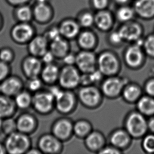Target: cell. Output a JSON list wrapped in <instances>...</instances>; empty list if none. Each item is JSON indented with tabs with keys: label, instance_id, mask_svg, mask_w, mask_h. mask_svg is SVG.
<instances>
[{
	"label": "cell",
	"instance_id": "8992f818",
	"mask_svg": "<svg viewBox=\"0 0 154 154\" xmlns=\"http://www.w3.org/2000/svg\"><path fill=\"white\" fill-rule=\"evenodd\" d=\"M32 107L38 114H50L55 109V98L48 89H42L33 94Z\"/></svg>",
	"mask_w": 154,
	"mask_h": 154
},
{
	"label": "cell",
	"instance_id": "ab89813d",
	"mask_svg": "<svg viewBox=\"0 0 154 154\" xmlns=\"http://www.w3.org/2000/svg\"><path fill=\"white\" fill-rule=\"evenodd\" d=\"M44 36L47 38L50 43L62 37L59 28L57 27H53L51 29L46 32V34Z\"/></svg>",
	"mask_w": 154,
	"mask_h": 154
},
{
	"label": "cell",
	"instance_id": "d6986e66",
	"mask_svg": "<svg viewBox=\"0 0 154 154\" xmlns=\"http://www.w3.org/2000/svg\"><path fill=\"white\" fill-rule=\"evenodd\" d=\"M60 67L55 63L44 65L40 77L44 85H52L58 83Z\"/></svg>",
	"mask_w": 154,
	"mask_h": 154
},
{
	"label": "cell",
	"instance_id": "836d02e7",
	"mask_svg": "<svg viewBox=\"0 0 154 154\" xmlns=\"http://www.w3.org/2000/svg\"><path fill=\"white\" fill-rule=\"evenodd\" d=\"M44 84L40 77L26 79L25 82V88L33 94L43 89Z\"/></svg>",
	"mask_w": 154,
	"mask_h": 154
},
{
	"label": "cell",
	"instance_id": "db71d44e",
	"mask_svg": "<svg viewBox=\"0 0 154 154\" xmlns=\"http://www.w3.org/2000/svg\"><path fill=\"white\" fill-rule=\"evenodd\" d=\"M3 26H4V19L2 14L0 13V31L2 30Z\"/></svg>",
	"mask_w": 154,
	"mask_h": 154
},
{
	"label": "cell",
	"instance_id": "2e32d148",
	"mask_svg": "<svg viewBox=\"0 0 154 154\" xmlns=\"http://www.w3.org/2000/svg\"><path fill=\"white\" fill-rule=\"evenodd\" d=\"M84 144L90 152L98 154L107 145V139L102 131L93 129L84 139Z\"/></svg>",
	"mask_w": 154,
	"mask_h": 154
},
{
	"label": "cell",
	"instance_id": "ac0fdd59",
	"mask_svg": "<svg viewBox=\"0 0 154 154\" xmlns=\"http://www.w3.org/2000/svg\"><path fill=\"white\" fill-rule=\"evenodd\" d=\"M50 42L45 36H35L27 44L29 54L41 58L49 50Z\"/></svg>",
	"mask_w": 154,
	"mask_h": 154
},
{
	"label": "cell",
	"instance_id": "c3c4849f",
	"mask_svg": "<svg viewBox=\"0 0 154 154\" xmlns=\"http://www.w3.org/2000/svg\"><path fill=\"white\" fill-rule=\"evenodd\" d=\"M8 4L13 6H19L24 5L29 0H6Z\"/></svg>",
	"mask_w": 154,
	"mask_h": 154
},
{
	"label": "cell",
	"instance_id": "ffe728a7",
	"mask_svg": "<svg viewBox=\"0 0 154 154\" xmlns=\"http://www.w3.org/2000/svg\"><path fill=\"white\" fill-rule=\"evenodd\" d=\"M133 8L136 15L143 20L154 18V0H136Z\"/></svg>",
	"mask_w": 154,
	"mask_h": 154
},
{
	"label": "cell",
	"instance_id": "f35d334b",
	"mask_svg": "<svg viewBox=\"0 0 154 154\" xmlns=\"http://www.w3.org/2000/svg\"><path fill=\"white\" fill-rule=\"evenodd\" d=\"M144 48L150 56H154V35L148 36L144 42Z\"/></svg>",
	"mask_w": 154,
	"mask_h": 154
},
{
	"label": "cell",
	"instance_id": "7bdbcfd3",
	"mask_svg": "<svg viewBox=\"0 0 154 154\" xmlns=\"http://www.w3.org/2000/svg\"><path fill=\"white\" fill-rule=\"evenodd\" d=\"M109 42L112 45H119L124 41L121 34L118 31L114 32L110 34L108 38Z\"/></svg>",
	"mask_w": 154,
	"mask_h": 154
},
{
	"label": "cell",
	"instance_id": "60d3db41",
	"mask_svg": "<svg viewBox=\"0 0 154 154\" xmlns=\"http://www.w3.org/2000/svg\"><path fill=\"white\" fill-rule=\"evenodd\" d=\"M94 17L90 13H86L82 15L80 19V23L84 27H90L93 24Z\"/></svg>",
	"mask_w": 154,
	"mask_h": 154
},
{
	"label": "cell",
	"instance_id": "9a60e30c",
	"mask_svg": "<svg viewBox=\"0 0 154 154\" xmlns=\"http://www.w3.org/2000/svg\"><path fill=\"white\" fill-rule=\"evenodd\" d=\"M17 131L29 135L38 129V122L34 115L27 112L21 113L16 119Z\"/></svg>",
	"mask_w": 154,
	"mask_h": 154
},
{
	"label": "cell",
	"instance_id": "f5cc1de1",
	"mask_svg": "<svg viewBox=\"0 0 154 154\" xmlns=\"http://www.w3.org/2000/svg\"><path fill=\"white\" fill-rule=\"evenodd\" d=\"M148 126L152 131L154 132V118H153V119H152L150 120L149 123V124H148Z\"/></svg>",
	"mask_w": 154,
	"mask_h": 154
},
{
	"label": "cell",
	"instance_id": "cb8c5ba5",
	"mask_svg": "<svg viewBox=\"0 0 154 154\" xmlns=\"http://www.w3.org/2000/svg\"><path fill=\"white\" fill-rule=\"evenodd\" d=\"M124 59L126 64L129 66L135 67L139 66L143 59L140 45H133L127 48L124 54Z\"/></svg>",
	"mask_w": 154,
	"mask_h": 154
},
{
	"label": "cell",
	"instance_id": "5bb4252c",
	"mask_svg": "<svg viewBox=\"0 0 154 154\" xmlns=\"http://www.w3.org/2000/svg\"><path fill=\"white\" fill-rule=\"evenodd\" d=\"M11 38L13 42L20 45L28 44L34 36L33 27L26 22H20L12 28Z\"/></svg>",
	"mask_w": 154,
	"mask_h": 154
},
{
	"label": "cell",
	"instance_id": "ee69618b",
	"mask_svg": "<svg viewBox=\"0 0 154 154\" xmlns=\"http://www.w3.org/2000/svg\"><path fill=\"white\" fill-rule=\"evenodd\" d=\"M122 152L120 149L109 144H107L98 154H119Z\"/></svg>",
	"mask_w": 154,
	"mask_h": 154
},
{
	"label": "cell",
	"instance_id": "f546056e",
	"mask_svg": "<svg viewBox=\"0 0 154 154\" xmlns=\"http://www.w3.org/2000/svg\"><path fill=\"white\" fill-rule=\"evenodd\" d=\"M34 14L38 21L43 22L50 18L51 10L46 3H38L34 8Z\"/></svg>",
	"mask_w": 154,
	"mask_h": 154
},
{
	"label": "cell",
	"instance_id": "9f6ffc18",
	"mask_svg": "<svg viewBox=\"0 0 154 154\" xmlns=\"http://www.w3.org/2000/svg\"><path fill=\"white\" fill-rule=\"evenodd\" d=\"M47 0H38V3H46Z\"/></svg>",
	"mask_w": 154,
	"mask_h": 154
},
{
	"label": "cell",
	"instance_id": "d6a6232c",
	"mask_svg": "<svg viewBox=\"0 0 154 154\" xmlns=\"http://www.w3.org/2000/svg\"><path fill=\"white\" fill-rule=\"evenodd\" d=\"M138 108L144 114L151 115L154 114V100L152 98L144 97L138 103Z\"/></svg>",
	"mask_w": 154,
	"mask_h": 154
},
{
	"label": "cell",
	"instance_id": "484cf974",
	"mask_svg": "<svg viewBox=\"0 0 154 154\" xmlns=\"http://www.w3.org/2000/svg\"><path fill=\"white\" fill-rule=\"evenodd\" d=\"M77 43L81 50L94 51L97 42L96 36L92 32L84 31L79 34Z\"/></svg>",
	"mask_w": 154,
	"mask_h": 154
},
{
	"label": "cell",
	"instance_id": "7a4b0ae2",
	"mask_svg": "<svg viewBox=\"0 0 154 154\" xmlns=\"http://www.w3.org/2000/svg\"><path fill=\"white\" fill-rule=\"evenodd\" d=\"M3 144L8 154H26L32 143L29 135L17 131L6 136Z\"/></svg>",
	"mask_w": 154,
	"mask_h": 154
},
{
	"label": "cell",
	"instance_id": "f6af8a7d",
	"mask_svg": "<svg viewBox=\"0 0 154 154\" xmlns=\"http://www.w3.org/2000/svg\"><path fill=\"white\" fill-rule=\"evenodd\" d=\"M41 60L43 63L45 64H48L52 63H54L56 58L55 57L53 54L48 50L47 52H45L41 57Z\"/></svg>",
	"mask_w": 154,
	"mask_h": 154
},
{
	"label": "cell",
	"instance_id": "d590c367",
	"mask_svg": "<svg viewBox=\"0 0 154 154\" xmlns=\"http://www.w3.org/2000/svg\"><path fill=\"white\" fill-rule=\"evenodd\" d=\"M17 19L20 22H26L30 21L32 16L31 10L29 6L22 5L18 6L15 12Z\"/></svg>",
	"mask_w": 154,
	"mask_h": 154
},
{
	"label": "cell",
	"instance_id": "9c48e42d",
	"mask_svg": "<svg viewBox=\"0 0 154 154\" xmlns=\"http://www.w3.org/2000/svg\"><path fill=\"white\" fill-rule=\"evenodd\" d=\"M37 143V147L42 154H60L63 150V142L52 133L42 134L38 138Z\"/></svg>",
	"mask_w": 154,
	"mask_h": 154
},
{
	"label": "cell",
	"instance_id": "83f0119b",
	"mask_svg": "<svg viewBox=\"0 0 154 154\" xmlns=\"http://www.w3.org/2000/svg\"><path fill=\"white\" fill-rule=\"evenodd\" d=\"M13 98L18 109L25 110L32 107L33 94L25 88L17 94Z\"/></svg>",
	"mask_w": 154,
	"mask_h": 154
},
{
	"label": "cell",
	"instance_id": "4316f807",
	"mask_svg": "<svg viewBox=\"0 0 154 154\" xmlns=\"http://www.w3.org/2000/svg\"><path fill=\"white\" fill-rule=\"evenodd\" d=\"M59 29L63 38L67 40L74 38L79 34V25L71 20L64 22L60 25Z\"/></svg>",
	"mask_w": 154,
	"mask_h": 154
},
{
	"label": "cell",
	"instance_id": "e0dca14e",
	"mask_svg": "<svg viewBox=\"0 0 154 154\" xmlns=\"http://www.w3.org/2000/svg\"><path fill=\"white\" fill-rule=\"evenodd\" d=\"M124 41H137L143 33V28L140 23L135 22L125 23L119 30Z\"/></svg>",
	"mask_w": 154,
	"mask_h": 154
},
{
	"label": "cell",
	"instance_id": "681fc988",
	"mask_svg": "<svg viewBox=\"0 0 154 154\" xmlns=\"http://www.w3.org/2000/svg\"><path fill=\"white\" fill-rule=\"evenodd\" d=\"M146 92L151 96H154V81L148 83L146 88Z\"/></svg>",
	"mask_w": 154,
	"mask_h": 154
},
{
	"label": "cell",
	"instance_id": "f907efd6",
	"mask_svg": "<svg viewBox=\"0 0 154 154\" xmlns=\"http://www.w3.org/2000/svg\"><path fill=\"white\" fill-rule=\"evenodd\" d=\"M42 154V152H41V150L37 147V148H33L32 147L31 148L29 149V151L27 152L26 154Z\"/></svg>",
	"mask_w": 154,
	"mask_h": 154
},
{
	"label": "cell",
	"instance_id": "8fae6325",
	"mask_svg": "<svg viewBox=\"0 0 154 154\" xmlns=\"http://www.w3.org/2000/svg\"><path fill=\"white\" fill-rule=\"evenodd\" d=\"M146 119L142 115L133 112L127 117L125 122L126 131L134 137H140L146 133L148 128Z\"/></svg>",
	"mask_w": 154,
	"mask_h": 154
},
{
	"label": "cell",
	"instance_id": "3957f363",
	"mask_svg": "<svg viewBox=\"0 0 154 154\" xmlns=\"http://www.w3.org/2000/svg\"><path fill=\"white\" fill-rule=\"evenodd\" d=\"M97 69L105 77L117 75L121 63L116 54L110 50H104L97 54Z\"/></svg>",
	"mask_w": 154,
	"mask_h": 154
},
{
	"label": "cell",
	"instance_id": "7402d4cb",
	"mask_svg": "<svg viewBox=\"0 0 154 154\" xmlns=\"http://www.w3.org/2000/svg\"><path fill=\"white\" fill-rule=\"evenodd\" d=\"M17 108L14 98L0 94V117L4 119L13 117L16 114Z\"/></svg>",
	"mask_w": 154,
	"mask_h": 154
},
{
	"label": "cell",
	"instance_id": "603a6c76",
	"mask_svg": "<svg viewBox=\"0 0 154 154\" xmlns=\"http://www.w3.org/2000/svg\"><path fill=\"white\" fill-rule=\"evenodd\" d=\"M70 45L66 38L62 37L50 43L49 50L56 59L62 60L65 55L71 52Z\"/></svg>",
	"mask_w": 154,
	"mask_h": 154
},
{
	"label": "cell",
	"instance_id": "4fadbf2b",
	"mask_svg": "<svg viewBox=\"0 0 154 154\" xmlns=\"http://www.w3.org/2000/svg\"><path fill=\"white\" fill-rule=\"evenodd\" d=\"M25 88V82L21 77L11 74L0 83V94L14 98Z\"/></svg>",
	"mask_w": 154,
	"mask_h": 154
},
{
	"label": "cell",
	"instance_id": "bcb514c9",
	"mask_svg": "<svg viewBox=\"0 0 154 154\" xmlns=\"http://www.w3.org/2000/svg\"><path fill=\"white\" fill-rule=\"evenodd\" d=\"M62 60L64 65H75L76 62V53L69 52L66 55L62 58Z\"/></svg>",
	"mask_w": 154,
	"mask_h": 154
},
{
	"label": "cell",
	"instance_id": "8d00e7d4",
	"mask_svg": "<svg viewBox=\"0 0 154 154\" xmlns=\"http://www.w3.org/2000/svg\"><path fill=\"white\" fill-rule=\"evenodd\" d=\"M15 57L14 51L8 46H4L0 48V60L11 64Z\"/></svg>",
	"mask_w": 154,
	"mask_h": 154
},
{
	"label": "cell",
	"instance_id": "44dd1931",
	"mask_svg": "<svg viewBox=\"0 0 154 154\" xmlns=\"http://www.w3.org/2000/svg\"><path fill=\"white\" fill-rule=\"evenodd\" d=\"M109 144L120 150L128 146L130 142V135L127 131L122 129H115L108 136Z\"/></svg>",
	"mask_w": 154,
	"mask_h": 154
},
{
	"label": "cell",
	"instance_id": "1f68e13d",
	"mask_svg": "<svg viewBox=\"0 0 154 154\" xmlns=\"http://www.w3.org/2000/svg\"><path fill=\"white\" fill-rule=\"evenodd\" d=\"M135 15V12L133 8L123 6L117 11L116 17L119 21L125 23L131 21Z\"/></svg>",
	"mask_w": 154,
	"mask_h": 154
},
{
	"label": "cell",
	"instance_id": "b9f144b4",
	"mask_svg": "<svg viewBox=\"0 0 154 154\" xmlns=\"http://www.w3.org/2000/svg\"><path fill=\"white\" fill-rule=\"evenodd\" d=\"M143 147L148 152H154V136L148 135L144 139Z\"/></svg>",
	"mask_w": 154,
	"mask_h": 154
},
{
	"label": "cell",
	"instance_id": "4dcf8cb0",
	"mask_svg": "<svg viewBox=\"0 0 154 154\" xmlns=\"http://www.w3.org/2000/svg\"><path fill=\"white\" fill-rule=\"evenodd\" d=\"M140 91L137 86L135 85L125 86L122 94L123 98L128 102H133L140 97Z\"/></svg>",
	"mask_w": 154,
	"mask_h": 154
},
{
	"label": "cell",
	"instance_id": "277c9868",
	"mask_svg": "<svg viewBox=\"0 0 154 154\" xmlns=\"http://www.w3.org/2000/svg\"><path fill=\"white\" fill-rule=\"evenodd\" d=\"M78 102L77 95L74 91L63 89L55 97V109L61 115H69L75 111Z\"/></svg>",
	"mask_w": 154,
	"mask_h": 154
},
{
	"label": "cell",
	"instance_id": "52a82bcc",
	"mask_svg": "<svg viewBox=\"0 0 154 154\" xmlns=\"http://www.w3.org/2000/svg\"><path fill=\"white\" fill-rule=\"evenodd\" d=\"M125 85L124 79L117 75H114L104 77L100 88L104 97L114 99L121 95Z\"/></svg>",
	"mask_w": 154,
	"mask_h": 154
},
{
	"label": "cell",
	"instance_id": "7c38bea8",
	"mask_svg": "<svg viewBox=\"0 0 154 154\" xmlns=\"http://www.w3.org/2000/svg\"><path fill=\"white\" fill-rule=\"evenodd\" d=\"M43 66L40 57L29 54L21 61V71L26 79L40 77Z\"/></svg>",
	"mask_w": 154,
	"mask_h": 154
},
{
	"label": "cell",
	"instance_id": "e575fe53",
	"mask_svg": "<svg viewBox=\"0 0 154 154\" xmlns=\"http://www.w3.org/2000/svg\"><path fill=\"white\" fill-rule=\"evenodd\" d=\"M17 131V129L16 119H14L13 117L3 119L1 133L6 136Z\"/></svg>",
	"mask_w": 154,
	"mask_h": 154
},
{
	"label": "cell",
	"instance_id": "11a10c76",
	"mask_svg": "<svg viewBox=\"0 0 154 154\" xmlns=\"http://www.w3.org/2000/svg\"><path fill=\"white\" fill-rule=\"evenodd\" d=\"M116 1L119 4L124 5V4H126L127 3H128V2L129 1V0H116Z\"/></svg>",
	"mask_w": 154,
	"mask_h": 154
},
{
	"label": "cell",
	"instance_id": "f1b7e54d",
	"mask_svg": "<svg viewBox=\"0 0 154 154\" xmlns=\"http://www.w3.org/2000/svg\"><path fill=\"white\" fill-rule=\"evenodd\" d=\"M94 22L100 29L103 31H107L112 26V20L109 13L102 11L96 14L94 17Z\"/></svg>",
	"mask_w": 154,
	"mask_h": 154
},
{
	"label": "cell",
	"instance_id": "6da1fadb",
	"mask_svg": "<svg viewBox=\"0 0 154 154\" xmlns=\"http://www.w3.org/2000/svg\"><path fill=\"white\" fill-rule=\"evenodd\" d=\"M77 91V98L79 102L90 109L99 108L103 103L104 96L100 88L95 85L81 86Z\"/></svg>",
	"mask_w": 154,
	"mask_h": 154
},
{
	"label": "cell",
	"instance_id": "74e56055",
	"mask_svg": "<svg viewBox=\"0 0 154 154\" xmlns=\"http://www.w3.org/2000/svg\"><path fill=\"white\" fill-rule=\"evenodd\" d=\"M12 74L10 64L0 60V83Z\"/></svg>",
	"mask_w": 154,
	"mask_h": 154
},
{
	"label": "cell",
	"instance_id": "7dc6e473",
	"mask_svg": "<svg viewBox=\"0 0 154 154\" xmlns=\"http://www.w3.org/2000/svg\"><path fill=\"white\" fill-rule=\"evenodd\" d=\"M108 0H92L94 8L98 10H103L106 8Z\"/></svg>",
	"mask_w": 154,
	"mask_h": 154
},
{
	"label": "cell",
	"instance_id": "816d5d0a",
	"mask_svg": "<svg viewBox=\"0 0 154 154\" xmlns=\"http://www.w3.org/2000/svg\"><path fill=\"white\" fill-rule=\"evenodd\" d=\"M6 154V151L3 142H0V154Z\"/></svg>",
	"mask_w": 154,
	"mask_h": 154
},
{
	"label": "cell",
	"instance_id": "30bf717a",
	"mask_svg": "<svg viewBox=\"0 0 154 154\" xmlns=\"http://www.w3.org/2000/svg\"><path fill=\"white\" fill-rule=\"evenodd\" d=\"M75 66L82 73H90L97 69V54L94 51L81 50L76 53Z\"/></svg>",
	"mask_w": 154,
	"mask_h": 154
},
{
	"label": "cell",
	"instance_id": "6f0895ef",
	"mask_svg": "<svg viewBox=\"0 0 154 154\" xmlns=\"http://www.w3.org/2000/svg\"><path fill=\"white\" fill-rule=\"evenodd\" d=\"M2 122L3 119L0 117V132H1V128H2Z\"/></svg>",
	"mask_w": 154,
	"mask_h": 154
},
{
	"label": "cell",
	"instance_id": "5b68a950",
	"mask_svg": "<svg viewBox=\"0 0 154 154\" xmlns=\"http://www.w3.org/2000/svg\"><path fill=\"white\" fill-rule=\"evenodd\" d=\"M81 75L75 65H64L60 67L57 84L63 89L74 91L81 85Z\"/></svg>",
	"mask_w": 154,
	"mask_h": 154
},
{
	"label": "cell",
	"instance_id": "ba28073f",
	"mask_svg": "<svg viewBox=\"0 0 154 154\" xmlns=\"http://www.w3.org/2000/svg\"><path fill=\"white\" fill-rule=\"evenodd\" d=\"M74 122L67 117H62L54 121L51 126V133L62 142L69 141L74 136Z\"/></svg>",
	"mask_w": 154,
	"mask_h": 154
},
{
	"label": "cell",
	"instance_id": "d4e9b609",
	"mask_svg": "<svg viewBox=\"0 0 154 154\" xmlns=\"http://www.w3.org/2000/svg\"><path fill=\"white\" fill-rule=\"evenodd\" d=\"M93 129L92 123L86 119H79L74 122V136L79 139L84 140Z\"/></svg>",
	"mask_w": 154,
	"mask_h": 154
}]
</instances>
